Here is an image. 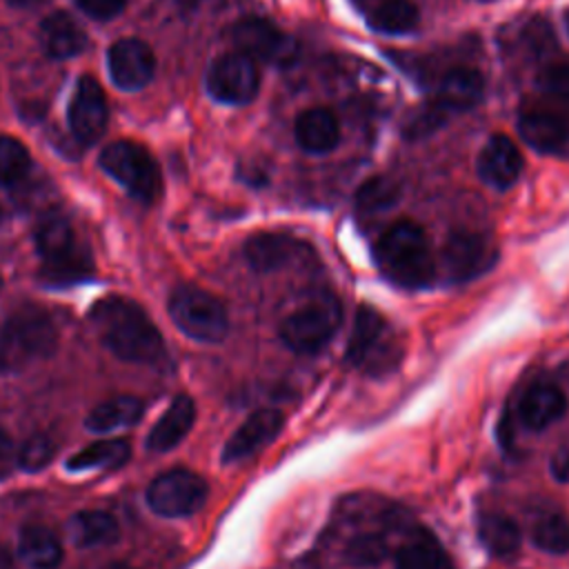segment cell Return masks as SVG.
<instances>
[{
	"mask_svg": "<svg viewBox=\"0 0 569 569\" xmlns=\"http://www.w3.org/2000/svg\"><path fill=\"white\" fill-rule=\"evenodd\" d=\"M11 7H16V9H31V7H38V4H42L44 0H7Z\"/></svg>",
	"mask_w": 569,
	"mask_h": 569,
	"instance_id": "43",
	"label": "cell"
},
{
	"mask_svg": "<svg viewBox=\"0 0 569 569\" xmlns=\"http://www.w3.org/2000/svg\"><path fill=\"white\" fill-rule=\"evenodd\" d=\"M485 98V78L473 67H453L442 73L438 89H436V102L445 111H469L480 104Z\"/></svg>",
	"mask_w": 569,
	"mask_h": 569,
	"instance_id": "20",
	"label": "cell"
},
{
	"mask_svg": "<svg viewBox=\"0 0 569 569\" xmlns=\"http://www.w3.org/2000/svg\"><path fill=\"white\" fill-rule=\"evenodd\" d=\"M196 420V405L187 393H180L171 400L167 411L160 416V420L153 425V429L147 436V449L156 453H164L173 449L182 438L191 431Z\"/></svg>",
	"mask_w": 569,
	"mask_h": 569,
	"instance_id": "21",
	"label": "cell"
},
{
	"mask_svg": "<svg viewBox=\"0 0 569 569\" xmlns=\"http://www.w3.org/2000/svg\"><path fill=\"white\" fill-rule=\"evenodd\" d=\"M107 569H133L131 565H124V562H113V565H109Z\"/></svg>",
	"mask_w": 569,
	"mask_h": 569,
	"instance_id": "44",
	"label": "cell"
},
{
	"mask_svg": "<svg viewBox=\"0 0 569 569\" xmlns=\"http://www.w3.org/2000/svg\"><path fill=\"white\" fill-rule=\"evenodd\" d=\"M309 247L284 233H256L244 242V258L256 271H276L291 264Z\"/></svg>",
	"mask_w": 569,
	"mask_h": 569,
	"instance_id": "19",
	"label": "cell"
},
{
	"mask_svg": "<svg viewBox=\"0 0 569 569\" xmlns=\"http://www.w3.org/2000/svg\"><path fill=\"white\" fill-rule=\"evenodd\" d=\"M107 64L111 80L124 91L142 89L156 71V58L151 49L138 38H124L111 44Z\"/></svg>",
	"mask_w": 569,
	"mask_h": 569,
	"instance_id": "14",
	"label": "cell"
},
{
	"mask_svg": "<svg viewBox=\"0 0 569 569\" xmlns=\"http://www.w3.org/2000/svg\"><path fill=\"white\" fill-rule=\"evenodd\" d=\"M142 411L144 407L136 396H118L96 405L89 411L84 425L93 433H109V431L136 425L142 418Z\"/></svg>",
	"mask_w": 569,
	"mask_h": 569,
	"instance_id": "25",
	"label": "cell"
},
{
	"mask_svg": "<svg viewBox=\"0 0 569 569\" xmlns=\"http://www.w3.org/2000/svg\"><path fill=\"white\" fill-rule=\"evenodd\" d=\"M78 4L87 16L96 20H111L124 9L127 0H78Z\"/></svg>",
	"mask_w": 569,
	"mask_h": 569,
	"instance_id": "39",
	"label": "cell"
},
{
	"mask_svg": "<svg viewBox=\"0 0 569 569\" xmlns=\"http://www.w3.org/2000/svg\"><path fill=\"white\" fill-rule=\"evenodd\" d=\"M40 38H42L44 51L56 60L73 58V56L82 53L87 47L84 31L64 11H56L44 18V22L40 27Z\"/></svg>",
	"mask_w": 569,
	"mask_h": 569,
	"instance_id": "23",
	"label": "cell"
},
{
	"mask_svg": "<svg viewBox=\"0 0 569 569\" xmlns=\"http://www.w3.org/2000/svg\"><path fill=\"white\" fill-rule=\"evenodd\" d=\"M447 113L438 102L427 104L422 109H418L405 124V136L407 138H425L429 133H433L438 127H442V122L447 120Z\"/></svg>",
	"mask_w": 569,
	"mask_h": 569,
	"instance_id": "37",
	"label": "cell"
},
{
	"mask_svg": "<svg viewBox=\"0 0 569 569\" xmlns=\"http://www.w3.org/2000/svg\"><path fill=\"white\" fill-rule=\"evenodd\" d=\"M207 482L189 469H169L147 489V505L164 518H182L196 513L207 500Z\"/></svg>",
	"mask_w": 569,
	"mask_h": 569,
	"instance_id": "9",
	"label": "cell"
},
{
	"mask_svg": "<svg viewBox=\"0 0 569 569\" xmlns=\"http://www.w3.org/2000/svg\"><path fill=\"white\" fill-rule=\"evenodd\" d=\"M58 329L42 309H18L0 327V371H20L49 358L56 349Z\"/></svg>",
	"mask_w": 569,
	"mask_h": 569,
	"instance_id": "3",
	"label": "cell"
},
{
	"mask_svg": "<svg viewBox=\"0 0 569 569\" xmlns=\"http://www.w3.org/2000/svg\"><path fill=\"white\" fill-rule=\"evenodd\" d=\"M18 553L31 569H56L62 560V545L51 529L27 525L18 538Z\"/></svg>",
	"mask_w": 569,
	"mask_h": 569,
	"instance_id": "24",
	"label": "cell"
},
{
	"mask_svg": "<svg viewBox=\"0 0 569 569\" xmlns=\"http://www.w3.org/2000/svg\"><path fill=\"white\" fill-rule=\"evenodd\" d=\"M180 9H187V11H191V9H198V7H202V4H207V2H211V0H173Z\"/></svg>",
	"mask_w": 569,
	"mask_h": 569,
	"instance_id": "42",
	"label": "cell"
},
{
	"mask_svg": "<svg viewBox=\"0 0 569 569\" xmlns=\"http://www.w3.org/2000/svg\"><path fill=\"white\" fill-rule=\"evenodd\" d=\"M231 40L240 53L256 62L284 64L296 58V40L267 18H244L233 24Z\"/></svg>",
	"mask_w": 569,
	"mask_h": 569,
	"instance_id": "12",
	"label": "cell"
},
{
	"mask_svg": "<svg viewBox=\"0 0 569 569\" xmlns=\"http://www.w3.org/2000/svg\"><path fill=\"white\" fill-rule=\"evenodd\" d=\"M498 260V249L485 233L453 231L440 251V264L449 280L462 282L482 276Z\"/></svg>",
	"mask_w": 569,
	"mask_h": 569,
	"instance_id": "11",
	"label": "cell"
},
{
	"mask_svg": "<svg viewBox=\"0 0 569 569\" xmlns=\"http://www.w3.org/2000/svg\"><path fill=\"white\" fill-rule=\"evenodd\" d=\"M129 442L120 438L111 440H98L89 447L80 449L67 460L69 471H84V469H118L129 460Z\"/></svg>",
	"mask_w": 569,
	"mask_h": 569,
	"instance_id": "30",
	"label": "cell"
},
{
	"mask_svg": "<svg viewBox=\"0 0 569 569\" xmlns=\"http://www.w3.org/2000/svg\"><path fill=\"white\" fill-rule=\"evenodd\" d=\"M169 316L184 336L198 342H220L229 331L224 305L193 284H182L171 293Z\"/></svg>",
	"mask_w": 569,
	"mask_h": 569,
	"instance_id": "7",
	"label": "cell"
},
{
	"mask_svg": "<svg viewBox=\"0 0 569 569\" xmlns=\"http://www.w3.org/2000/svg\"><path fill=\"white\" fill-rule=\"evenodd\" d=\"M520 138L540 153L569 156V120L549 111H527L518 120Z\"/></svg>",
	"mask_w": 569,
	"mask_h": 569,
	"instance_id": "17",
	"label": "cell"
},
{
	"mask_svg": "<svg viewBox=\"0 0 569 569\" xmlns=\"http://www.w3.org/2000/svg\"><path fill=\"white\" fill-rule=\"evenodd\" d=\"M293 133H296V142L307 153H329L340 142L338 118L325 107H313L302 111L296 118Z\"/></svg>",
	"mask_w": 569,
	"mask_h": 569,
	"instance_id": "22",
	"label": "cell"
},
{
	"mask_svg": "<svg viewBox=\"0 0 569 569\" xmlns=\"http://www.w3.org/2000/svg\"><path fill=\"white\" fill-rule=\"evenodd\" d=\"M31 167L27 147L13 136H0V184H18Z\"/></svg>",
	"mask_w": 569,
	"mask_h": 569,
	"instance_id": "33",
	"label": "cell"
},
{
	"mask_svg": "<svg viewBox=\"0 0 569 569\" xmlns=\"http://www.w3.org/2000/svg\"><path fill=\"white\" fill-rule=\"evenodd\" d=\"M18 465V449L13 447L9 433L0 427V478H4Z\"/></svg>",
	"mask_w": 569,
	"mask_h": 569,
	"instance_id": "40",
	"label": "cell"
},
{
	"mask_svg": "<svg viewBox=\"0 0 569 569\" xmlns=\"http://www.w3.org/2000/svg\"><path fill=\"white\" fill-rule=\"evenodd\" d=\"M373 260L380 273L402 289H422L436 273L429 238L422 227L411 220L387 227L373 247Z\"/></svg>",
	"mask_w": 569,
	"mask_h": 569,
	"instance_id": "2",
	"label": "cell"
},
{
	"mask_svg": "<svg viewBox=\"0 0 569 569\" xmlns=\"http://www.w3.org/2000/svg\"><path fill=\"white\" fill-rule=\"evenodd\" d=\"M120 529L111 513L107 511H78L67 522V536L76 547H100L111 545Z\"/></svg>",
	"mask_w": 569,
	"mask_h": 569,
	"instance_id": "26",
	"label": "cell"
},
{
	"mask_svg": "<svg viewBox=\"0 0 569 569\" xmlns=\"http://www.w3.org/2000/svg\"><path fill=\"white\" fill-rule=\"evenodd\" d=\"M400 358L402 347L393 327L373 307L360 305L347 342L345 360L369 376H385L398 367Z\"/></svg>",
	"mask_w": 569,
	"mask_h": 569,
	"instance_id": "4",
	"label": "cell"
},
{
	"mask_svg": "<svg viewBox=\"0 0 569 569\" xmlns=\"http://www.w3.org/2000/svg\"><path fill=\"white\" fill-rule=\"evenodd\" d=\"M531 540L547 553H565L569 549V522L560 513H545L531 529Z\"/></svg>",
	"mask_w": 569,
	"mask_h": 569,
	"instance_id": "32",
	"label": "cell"
},
{
	"mask_svg": "<svg viewBox=\"0 0 569 569\" xmlns=\"http://www.w3.org/2000/svg\"><path fill=\"white\" fill-rule=\"evenodd\" d=\"M476 2H491V0H476Z\"/></svg>",
	"mask_w": 569,
	"mask_h": 569,
	"instance_id": "46",
	"label": "cell"
},
{
	"mask_svg": "<svg viewBox=\"0 0 569 569\" xmlns=\"http://www.w3.org/2000/svg\"><path fill=\"white\" fill-rule=\"evenodd\" d=\"M260 71L256 60L233 51L216 58L207 71V91L224 104H247L258 96Z\"/></svg>",
	"mask_w": 569,
	"mask_h": 569,
	"instance_id": "10",
	"label": "cell"
},
{
	"mask_svg": "<svg viewBox=\"0 0 569 569\" xmlns=\"http://www.w3.org/2000/svg\"><path fill=\"white\" fill-rule=\"evenodd\" d=\"M100 167L140 202H153L160 196L162 180L156 160L131 140L107 144L100 153Z\"/></svg>",
	"mask_w": 569,
	"mask_h": 569,
	"instance_id": "8",
	"label": "cell"
},
{
	"mask_svg": "<svg viewBox=\"0 0 569 569\" xmlns=\"http://www.w3.org/2000/svg\"><path fill=\"white\" fill-rule=\"evenodd\" d=\"M567 411V398L553 382H533L518 402V418L531 431H542L558 422Z\"/></svg>",
	"mask_w": 569,
	"mask_h": 569,
	"instance_id": "18",
	"label": "cell"
},
{
	"mask_svg": "<svg viewBox=\"0 0 569 569\" xmlns=\"http://www.w3.org/2000/svg\"><path fill=\"white\" fill-rule=\"evenodd\" d=\"M0 289H2V278H0Z\"/></svg>",
	"mask_w": 569,
	"mask_h": 569,
	"instance_id": "47",
	"label": "cell"
},
{
	"mask_svg": "<svg viewBox=\"0 0 569 569\" xmlns=\"http://www.w3.org/2000/svg\"><path fill=\"white\" fill-rule=\"evenodd\" d=\"M538 89L558 96V98H569V62H556L545 67L536 76Z\"/></svg>",
	"mask_w": 569,
	"mask_h": 569,
	"instance_id": "38",
	"label": "cell"
},
{
	"mask_svg": "<svg viewBox=\"0 0 569 569\" xmlns=\"http://www.w3.org/2000/svg\"><path fill=\"white\" fill-rule=\"evenodd\" d=\"M480 180L493 189H509L522 173V153L505 133H493L476 160Z\"/></svg>",
	"mask_w": 569,
	"mask_h": 569,
	"instance_id": "15",
	"label": "cell"
},
{
	"mask_svg": "<svg viewBox=\"0 0 569 569\" xmlns=\"http://www.w3.org/2000/svg\"><path fill=\"white\" fill-rule=\"evenodd\" d=\"M398 200H400V184L387 176H376L367 180L356 193V207L367 216L387 211Z\"/></svg>",
	"mask_w": 569,
	"mask_h": 569,
	"instance_id": "31",
	"label": "cell"
},
{
	"mask_svg": "<svg viewBox=\"0 0 569 569\" xmlns=\"http://www.w3.org/2000/svg\"><path fill=\"white\" fill-rule=\"evenodd\" d=\"M67 116H69L71 133L82 144H93L102 138L109 120V109H107L104 93L93 78L82 76L78 80Z\"/></svg>",
	"mask_w": 569,
	"mask_h": 569,
	"instance_id": "13",
	"label": "cell"
},
{
	"mask_svg": "<svg viewBox=\"0 0 569 569\" xmlns=\"http://www.w3.org/2000/svg\"><path fill=\"white\" fill-rule=\"evenodd\" d=\"M396 569H451V562L436 538L416 533L398 547Z\"/></svg>",
	"mask_w": 569,
	"mask_h": 569,
	"instance_id": "27",
	"label": "cell"
},
{
	"mask_svg": "<svg viewBox=\"0 0 569 569\" xmlns=\"http://www.w3.org/2000/svg\"><path fill=\"white\" fill-rule=\"evenodd\" d=\"M89 320L100 342L120 360L156 362L164 353V340L140 305L124 296L100 298Z\"/></svg>",
	"mask_w": 569,
	"mask_h": 569,
	"instance_id": "1",
	"label": "cell"
},
{
	"mask_svg": "<svg viewBox=\"0 0 569 569\" xmlns=\"http://www.w3.org/2000/svg\"><path fill=\"white\" fill-rule=\"evenodd\" d=\"M389 553V538L378 531H367L349 540L347 560L353 565H376Z\"/></svg>",
	"mask_w": 569,
	"mask_h": 569,
	"instance_id": "34",
	"label": "cell"
},
{
	"mask_svg": "<svg viewBox=\"0 0 569 569\" xmlns=\"http://www.w3.org/2000/svg\"><path fill=\"white\" fill-rule=\"evenodd\" d=\"M553 44H556L553 31L545 20L525 22L516 38V47L520 51H525V56H531V58H542L547 51L553 49Z\"/></svg>",
	"mask_w": 569,
	"mask_h": 569,
	"instance_id": "35",
	"label": "cell"
},
{
	"mask_svg": "<svg viewBox=\"0 0 569 569\" xmlns=\"http://www.w3.org/2000/svg\"><path fill=\"white\" fill-rule=\"evenodd\" d=\"M478 536L485 549L496 558L513 556L522 542L518 525L502 513L482 516L478 522Z\"/></svg>",
	"mask_w": 569,
	"mask_h": 569,
	"instance_id": "29",
	"label": "cell"
},
{
	"mask_svg": "<svg viewBox=\"0 0 569 569\" xmlns=\"http://www.w3.org/2000/svg\"><path fill=\"white\" fill-rule=\"evenodd\" d=\"M369 27L378 33L402 36L418 27L420 13L411 0H380L367 18Z\"/></svg>",
	"mask_w": 569,
	"mask_h": 569,
	"instance_id": "28",
	"label": "cell"
},
{
	"mask_svg": "<svg viewBox=\"0 0 569 569\" xmlns=\"http://www.w3.org/2000/svg\"><path fill=\"white\" fill-rule=\"evenodd\" d=\"M565 29H567V33H569V11L565 13Z\"/></svg>",
	"mask_w": 569,
	"mask_h": 569,
	"instance_id": "45",
	"label": "cell"
},
{
	"mask_svg": "<svg viewBox=\"0 0 569 569\" xmlns=\"http://www.w3.org/2000/svg\"><path fill=\"white\" fill-rule=\"evenodd\" d=\"M284 427V416L278 409H258L253 411L227 440L222 449L224 462L242 460L258 449L267 447L271 440L278 438V433Z\"/></svg>",
	"mask_w": 569,
	"mask_h": 569,
	"instance_id": "16",
	"label": "cell"
},
{
	"mask_svg": "<svg viewBox=\"0 0 569 569\" xmlns=\"http://www.w3.org/2000/svg\"><path fill=\"white\" fill-rule=\"evenodd\" d=\"M342 307L329 291L316 293L280 322L282 342L296 353H316L338 333Z\"/></svg>",
	"mask_w": 569,
	"mask_h": 569,
	"instance_id": "6",
	"label": "cell"
},
{
	"mask_svg": "<svg viewBox=\"0 0 569 569\" xmlns=\"http://www.w3.org/2000/svg\"><path fill=\"white\" fill-rule=\"evenodd\" d=\"M36 249L42 258V273L53 284H69L91 271L89 251L78 244L71 222L62 216H47L36 229Z\"/></svg>",
	"mask_w": 569,
	"mask_h": 569,
	"instance_id": "5",
	"label": "cell"
},
{
	"mask_svg": "<svg viewBox=\"0 0 569 569\" xmlns=\"http://www.w3.org/2000/svg\"><path fill=\"white\" fill-rule=\"evenodd\" d=\"M56 453V445L49 436L38 433L31 436L18 451V467L24 471H38L51 462Z\"/></svg>",
	"mask_w": 569,
	"mask_h": 569,
	"instance_id": "36",
	"label": "cell"
},
{
	"mask_svg": "<svg viewBox=\"0 0 569 569\" xmlns=\"http://www.w3.org/2000/svg\"><path fill=\"white\" fill-rule=\"evenodd\" d=\"M551 473L560 482H569V440H565L551 456Z\"/></svg>",
	"mask_w": 569,
	"mask_h": 569,
	"instance_id": "41",
	"label": "cell"
}]
</instances>
